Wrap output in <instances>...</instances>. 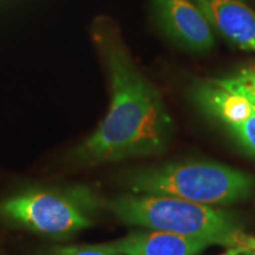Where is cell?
Masks as SVG:
<instances>
[{
  "instance_id": "cell-1",
  "label": "cell",
  "mask_w": 255,
  "mask_h": 255,
  "mask_svg": "<svg viewBox=\"0 0 255 255\" xmlns=\"http://www.w3.org/2000/svg\"><path fill=\"white\" fill-rule=\"evenodd\" d=\"M92 37L109 75L111 103L103 122L71 152L72 161L95 165L159 154L170 141L173 122L158 91L107 21L95 24Z\"/></svg>"
},
{
  "instance_id": "cell-2",
  "label": "cell",
  "mask_w": 255,
  "mask_h": 255,
  "mask_svg": "<svg viewBox=\"0 0 255 255\" xmlns=\"http://www.w3.org/2000/svg\"><path fill=\"white\" fill-rule=\"evenodd\" d=\"M104 206L127 225L255 251V238L242 231L234 216L208 205L174 196L133 194L115 197Z\"/></svg>"
},
{
  "instance_id": "cell-3",
  "label": "cell",
  "mask_w": 255,
  "mask_h": 255,
  "mask_svg": "<svg viewBox=\"0 0 255 255\" xmlns=\"http://www.w3.org/2000/svg\"><path fill=\"white\" fill-rule=\"evenodd\" d=\"M124 184L135 194L180 197L202 205H228L247 199L255 180L214 162H181L143 168L127 174Z\"/></svg>"
},
{
  "instance_id": "cell-4",
  "label": "cell",
  "mask_w": 255,
  "mask_h": 255,
  "mask_svg": "<svg viewBox=\"0 0 255 255\" xmlns=\"http://www.w3.org/2000/svg\"><path fill=\"white\" fill-rule=\"evenodd\" d=\"M101 200L87 186L26 187L0 201V219L51 238L90 227Z\"/></svg>"
},
{
  "instance_id": "cell-5",
  "label": "cell",
  "mask_w": 255,
  "mask_h": 255,
  "mask_svg": "<svg viewBox=\"0 0 255 255\" xmlns=\"http://www.w3.org/2000/svg\"><path fill=\"white\" fill-rule=\"evenodd\" d=\"M161 30L171 40L190 51L202 52L214 45L209 20L191 0H152Z\"/></svg>"
},
{
  "instance_id": "cell-6",
  "label": "cell",
  "mask_w": 255,
  "mask_h": 255,
  "mask_svg": "<svg viewBox=\"0 0 255 255\" xmlns=\"http://www.w3.org/2000/svg\"><path fill=\"white\" fill-rule=\"evenodd\" d=\"M213 28L242 50H255V12L245 0H194Z\"/></svg>"
},
{
  "instance_id": "cell-7",
  "label": "cell",
  "mask_w": 255,
  "mask_h": 255,
  "mask_svg": "<svg viewBox=\"0 0 255 255\" xmlns=\"http://www.w3.org/2000/svg\"><path fill=\"white\" fill-rule=\"evenodd\" d=\"M107 245L121 255H197L212 246L208 241L163 231L132 232Z\"/></svg>"
},
{
  "instance_id": "cell-8",
  "label": "cell",
  "mask_w": 255,
  "mask_h": 255,
  "mask_svg": "<svg viewBox=\"0 0 255 255\" xmlns=\"http://www.w3.org/2000/svg\"><path fill=\"white\" fill-rule=\"evenodd\" d=\"M191 97L203 113L226 127L246 121L255 108L246 97L220 87L214 81L197 83L191 90Z\"/></svg>"
},
{
  "instance_id": "cell-9",
  "label": "cell",
  "mask_w": 255,
  "mask_h": 255,
  "mask_svg": "<svg viewBox=\"0 0 255 255\" xmlns=\"http://www.w3.org/2000/svg\"><path fill=\"white\" fill-rule=\"evenodd\" d=\"M216 84L246 97L255 105V68L245 69L233 77L215 79Z\"/></svg>"
},
{
  "instance_id": "cell-10",
  "label": "cell",
  "mask_w": 255,
  "mask_h": 255,
  "mask_svg": "<svg viewBox=\"0 0 255 255\" xmlns=\"http://www.w3.org/2000/svg\"><path fill=\"white\" fill-rule=\"evenodd\" d=\"M228 131L237 139L239 144L246 150L248 154L255 157V108L253 114L244 122L228 126Z\"/></svg>"
},
{
  "instance_id": "cell-11",
  "label": "cell",
  "mask_w": 255,
  "mask_h": 255,
  "mask_svg": "<svg viewBox=\"0 0 255 255\" xmlns=\"http://www.w3.org/2000/svg\"><path fill=\"white\" fill-rule=\"evenodd\" d=\"M44 255H121L104 245H72V246L51 247Z\"/></svg>"
},
{
  "instance_id": "cell-12",
  "label": "cell",
  "mask_w": 255,
  "mask_h": 255,
  "mask_svg": "<svg viewBox=\"0 0 255 255\" xmlns=\"http://www.w3.org/2000/svg\"><path fill=\"white\" fill-rule=\"evenodd\" d=\"M245 252H247V250L244 247H229L225 253L220 255H244Z\"/></svg>"
},
{
  "instance_id": "cell-13",
  "label": "cell",
  "mask_w": 255,
  "mask_h": 255,
  "mask_svg": "<svg viewBox=\"0 0 255 255\" xmlns=\"http://www.w3.org/2000/svg\"><path fill=\"white\" fill-rule=\"evenodd\" d=\"M244 255H255V251H247L245 252Z\"/></svg>"
}]
</instances>
